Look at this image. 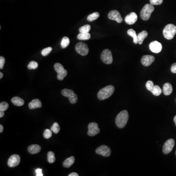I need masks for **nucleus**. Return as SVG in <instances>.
<instances>
[{"instance_id":"f257e3e1","label":"nucleus","mask_w":176,"mask_h":176,"mask_svg":"<svg viewBox=\"0 0 176 176\" xmlns=\"http://www.w3.org/2000/svg\"><path fill=\"white\" fill-rule=\"evenodd\" d=\"M129 119V114L126 110H123L117 114L116 118V126L119 128H123L126 125Z\"/></svg>"},{"instance_id":"f03ea898","label":"nucleus","mask_w":176,"mask_h":176,"mask_svg":"<svg viewBox=\"0 0 176 176\" xmlns=\"http://www.w3.org/2000/svg\"><path fill=\"white\" fill-rule=\"evenodd\" d=\"M114 92V87L113 86H107L99 91L97 94V97L100 100H105L110 97Z\"/></svg>"},{"instance_id":"7ed1b4c3","label":"nucleus","mask_w":176,"mask_h":176,"mask_svg":"<svg viewBox=\"0 0 176 176\" xmlns=\"http://www.w3.org/2000/svg\"><path fill=\"white\" fill-rule=\"evenodd\" d=\"M154 5L151 3H147L144 5L141 11V18L143 20L147 21L149 19L151 14L154 10Z\"/></svg>"},{"instance_id":"20e7f679","label":"nucleus","mask_w":176,"mask_h":176,"mask_svg":"<svg viewBox=\"0 0 176 176\" xmlns=\"http://www.w3.org/2000/svg\"><path fill=\"white\" fill-rule=\"evenodd\" d=\"M176 33V26L173 24H168L163 30L164 37L167 40H171L174 37Z\"/></svg>"},{"instance_id":"39448f33","label":"nucleus","mask_w":176,"mask_h":176,"mask_svg":"<svg viewBox=\"0 0 176 176\" xmlns=\"http://www.w3.org/2000/svg\"><path fill=\"white\" fill-rule=\"evenodd\" d=\"M54 70L57 73V79L59 80H63L67 75V71L64 69L61 64L57 63L54 66Z\"/></svg>"},{"instance_id":"423d86ee","label":"nucleus","mask_w":176,"mask_h":176,"mask_svg":"<svg viewBox=\"0 0 176 176\" xmlns=\"http://www.w3.org/2000/svg\"><path fill=\"white\" fill-rule=\"evenodd\" d=\"M61 94L64 96L69 98V101L72 104H75L77 102L78 100L77 96L72 90L64 89L61 92Z\"/></svg>"},{"instance_id":"0eeeda50","label":"nucleus","mask_w":176,"mask_h":176,"mask_svg":"<svg viewBox=\"0 0 176 176\" xmlns=\"http://www.w3.org/2000/svg\"><path fill=\"white\" fill-rule=\"evenodd\" d=\"M101 58L105 64L108 65L112 64L113 61V59L111 50L108 49H106L103 50L101 54Z\"/></svg>"},{"instance_id":"6e6552de","label":"nucleus","mask_w":176,"mask_h":176,"mask_svg":"<svg viewBox=\"0 0 176 176\" xmlns=\"http://www.w3.org/2000/svg\"><path fill=\"white\" fill-rule=\"evenodd\" d=\"M76 50L81 56H85L89 53V49L87 44L83 42H79L76 45Z\"/></svg>"},{"instance_id":"1a4fd4ad","label":"nucleus","mask_w":176,"mask_h":176,"mask_svg":"<svg viewBox=\"0 0 176 176\" xmlns=\"http://www.w3.org/2000/svg\"><path fill=\"white\" fill-rule=\"evenodd\" d=\"M175 141L172 139H168L163 146V152L164 154H168L171 152L175 146Z\"/></svg>"},{"instance_id":"9d476101","label":"nucleus","mask_w":176,"mask_h":176,"mask_svg":"<svg viewBox=\"0 0 176 176\" xmlns=\"http://www.w3.org/2000/svg\"><path fill=\"white\" fill-rule=\"evenodd\" d=\"M96 152L97 154L106 157H108L111 154V149L108 146L105 145H103L97 148Z\"/></svg>"},{"instance_id":"9b49d317","label":"nucleus","mask_w":176,"mask_h":176,"mask_svg":"<svg viewBox=\"0 0 176 176\" xmlns=\"http://www.w3.org/2000/svg\"><path fill=\"white\" fill-rule=\"evenodd\" d=\"M100 129L98 128V125L96 122H91L88 125V135L89 136H96L100 132Z\"/></svg>"},{"instance_id":"f8f14e48","label":"nucleus","mask_w":176,"mask_h":176,"mask_svg":"<svg viewBox=\"0 0 176 176\" xmlns=\"http://www.w3.org/2000/svg\"><path fill=\"white\" fill-rule=\"evenodd\" d=\"M108 17L109 19L111 20L116 21L118 23H122L123 19L121 16L120 14L117 10H112L109 12L108 15Z\"/></svg>"},{"instance_id":"ddd939ff","label":"nucleus","mask_w":176,"mask_h":176,"mask_svg":"<svg viewBox=\"0 0 176 176\" xmlns=\"http://www.w3.org/2000/svg\"><path fill=\"white\" fill-rule=\"evenodd\" d=\"M20 157L18 155H13L8 160L7 164L10 167H14L18 165L20 163Z\"/></svg>"},{"instance_id":"4468645a","label":"nucleus","mask_w":176,"mask_h":176,"mask_svg":"<svg viewBox=\"0 0 176 176\" xmlns=\"http://www.w3.org/2000/svg\"><path fill=\"white\" fill-rule=\"evenodd\" d=\"M149 49L153 52L158 54L161 52L163 47L161 43L157 41H155L150 44Z\"/></svg>"},{"instance_id":"2eb2a0df","label":"nucleus","mask_w":176,"mask_h":176,"mask_svg":"<svg viewBox=\"0 0 176 176\" xmlns=\"http://www.w3.org/2000/svg\"><path fill=\"white\" fill-rule=\"evenodd\" d=\"M155 60V57L151 55H146L143 56L141 59V64L145 67H148L151 65L153 62Z\"/></svg>"},{"instance_id":"dca6fc26","label":"nucleus","mask_w":176,"mask_h":176,"mask_svg":"<svg viewBox=\"0 0 176 176\" xmlns=\"http://www.w3.org/2000/svg\"><path fill=\"white\" fill-rule=\"evenodd\" d=\"M138 20V16L135 12H131L126 16L125 18V21L128 25H133Z\"/></svg>"},{"instance_id":"f3484780","label":"nucleus","mask_w":176,"mask_h":176,"mask_svg":"<svg viewBox=\"0 0 176 176\" xmlns=\"http://www.w3.org/2000/svg\"><path fill=\"white\" fill-rule=\"evenodd\" d=\"M41 150V147L37 144H33L29 146L27 149L28 152L31 154H36L40 152Z\"/></svg>"},{"instance_id":"a211bd4d","label":"nucleus","mask_w":176,"mask_h":176,"mask_svg":"<svg viewBox=\"0 0 176 176\" xmlns=\"http://www.w3.org/2000/svg\"><path fill=\"white\" fill-rule=\"evenodd\" d=\"M42 103L38 99L32 100L29 104V107L30 109H34L42 107Z\"/></svg>"},{"instance_id":"6ab92c4d","label":"nucleus","mask_w":176,"mask_h":176,"mask_svg":"<svg viewBox=\"0 0 176 176\" xmlns=\"http://www.w3.org/2000/svg\"><path fill=\"white\" fill-rule=\"evenodd\" d=\"M163 93L165 96H169L172 94L173 92V88L171 84L169 83H166L164 84L163 86Z\"/></svg>"},{"instance_id":"aec40b11","label":"nucleus","mask_w":176,"mask_h":176,"mask_svg":"<svg viewBox=\"0 0 176 176\" xmlns=\"http://www.w3.org/2000/svg\"><path fill=\"white\" fill-rule=\"evenodd\" d=\"M11 102L14 105L16 106H22L25 104V101L23 99L18 96H15L11 99Z\"/></svg>"},{"instance_id":"412c9836","label":"nucleus","mask_w":176,"mask_h":176,"mask_svg":"<svg viewBox=\"0 0 176 176\" xmlns=\"http://www.w3.org/2000/svg\"><path fill=\"white\" fill-rule=\"evenodd\" d=\"M75 161V158L74 156H72L70 158H67V159L65 160V161L63 163V166L64 167L69 168L70 167V166L74 164Z\"/></svg>"},{"instance_id":"4be33fe9","label":"nucleus","mask_w":176,"mask_h":176,"mask_svg":"<svg viewBox=\"0 0 176 176\" xmlns=\"http://www.w3.org/2000/svg\"><path fill=\"white\" fill-rule=\"evenodd\" d=\"M147 36L148 32L145 30H143L142 32L139 33L138 35V44L139 45L143 44L144 39L147 37Z\"/></svg>"},{"instance_id":"5701e85b","label":"nucleus","mask_w":176,"mask_h":176,"mask_svg":"<svg viewBox=\"0 0 176 176\" xmlns=\"http://www.w3.org/2000/svg\"><path fill=\"white\" fill-rule=\"evenodd\" d=\"M127 34L129 36L133 38V42L135 44H137L138 43V35H137L136 32L133 29H130L127 31Z\"/></svg>"},{"instance_id":"b1692460","label":"nucleus","mask_w":176,"mask_h":176,"mask_svg":"<svg viewBox=\"0 0 176 176\" xmlns=\"http://www.w3.org/2000/svg\"><path fill=\"white\" fill-rule=\"evenodd\" d=\"M77 37L80 40H87L91 38V34L89 33H80Z\"/></svg>"},{"instance_id":"393cba45","label":"nucleus","mask_w":176,"mask_h":176,"mask_svg":"<svg viewBox=\"0 0 176 176\" xmlns=\"http://www.w3.org/2000/svg\"><path fill=\"white\" fill-rule=\"evenodd\" d=\"M151 92L154 96H159L162 92V90L159 86L155 85L154 86Z\"/></svg>"},{"instance_id":"a878e982","label":"nucleus","mask_w":176,"mask_h":176,"mask_svg":"<svg viewBox=\"0 0 176 176\" xmlns=\"http://www.w3.org/2000/svg\"><path fill=\"white\" fill-rule=\"evenodd\" d=\"M99 14L98 12H94L93 13L89 15L87 17V20L89 22H92L96 20L99 17Z\"/></svg>"},{"instance_id":"bb28decb","label":"nucleus","mask_w":176,"mask_h":176,"mask_svg":"<svg viewBox=\"0 0 176 176\" xmlns=\"http://www.w3.org/2000/svg\"><path fill=\"white\" fill-rule=\"evenodd\" d=\"M54 153L52 151H49L48 153V161L49 163H53L56 161V157L54 156Z\"/></svg>"},{"instance_id":"cd10ccee","label":"nucleus","mask_w":176,"mask_h":176,"mask_svg":"<svg viewBox=\"0 0 176 176\" xmlns=\"http://www.w3.org/2000/svg\"><path fill=\"white\" fill-rule=\"evenodd\" d=\"M70 44V39L67 37H64L63 38L61 42V46L63 49L67 47Z\"/></svg>"},{"instance_id":"c85d7f7f","label":"nucleus","mask_w":176,"mask_h":176,"mask_svg":"<svg viewBox=\"0 0 176 176\" xmlns=\"http://www.w3.org/2000/svg\"><path fill=\"white\" fill-rule=\"evenodd\" d=\"M91 29V25H85L81 27L79 30L80 33H89Z\"/></svg>"},{"instance_id":"c756f323","label":"nucleus","mask_w":176,"mask_h":176,"mask_svg":"<svg viewBox=\"0 0 176 176\" xmlns=\"http://www.w3.org/2000/svg\"><path fill=\"white\" fill-rule=\"evenodd\" d=\"M60 126L59 125L58 123L57 122H55L53 124L52 127H51V130L55 134H58L60 131Z\"/></svg>"},{"instance_id":"7c9ffc66","label":"nucleus","mask_w":176,"mask_h":176,"mask_svg":"<svg viewBox=\"0 0 176 176\" xmlns=\"http://www.w3.org/2000/svg\"><path fill=\"white\" fill-rule=\"evenodd\" d=\"M38 67V63L34 61H32L29 62V63L27 66V68L29 70H34V69H37Z\"/></svg>"},{"instance_id":"2f4dec72","label":"nucleus","mask_w":176,"mask_h":176,"mask_svg":"<svg viewBox=\"0 0 176 176\" xmlns=\"http://www.w3.org/2000/svg\"><path fill=\"white\" fill-rule=\"evenodd\" d=\"M9 107V105L6 102H2L0 103V112L1 111H5L8 109Z\"/></svg>"},{"instance_id":"473e14b6","label":"nucleus","mask_w":176,"mask_h":176,"mask_svg":"<svg viewBox=\"0 0 176 176\" xmlns=\"http://www.w3.org/2000/svg\"><path fill=\"white\" fill-rule=\"evenodd\" d=\"M43 136H44V138L46 139H49L52 136V131L49 129H46L44 131Z\"/></svg>"},{"instance_id":"72a5a7b5","label":"nucleus","mask_w":176,"mask_h":176,"mask_svg":"<svg viewBox=\"0 0 176 176\" xmlns=\"http://www.w3.org/2000/svg\"><path fill=\"white\" fill-rule=\"evenodd\" d=\"M52 47H48L47 48L43 49L41 52V54L43 56H48L52 51Z\"/></svg>"},{"instance_id":"f704fd0d","label":"nucleus","mask_w":176,"mask_h":176,"mask_svg":"<svg viewBox=\"0 0 176 176\" xmlns=\"http://www.w3.org/2000/svg\"><path fill=\"white\" fill-rule=\"evenodd\" d=\"M154 83L152 81H148L147 82L146 84V88L147 89L148 91H150L151 92L153 88L154 87Z\"/></svg>"},{"instance_id":"c9c22d12","label":"nucleus","mask_w":176,"mask_h":176,"mask_svg":"<svg viewBox=\"0 0 176 176\" xmlns=\"http://www.w3.org/2000/svg\"><path fill=\"white\" fill-rule=\"evenodd\" d=\"M163 2V0H150V3L153 5H161Z\"/></svg>"},{"instance_id":"e433bc0d","label":"nucleus","mask_w":176,"mask_h":176,"mask_svg":"<svg viewBox=\"0 0 176 176\" xmlns=\"http://www.w3.org/2000/svg\"><path fill=\"white\" fill-rule=\"evenodd\" d=\"M5 58L3 56L0 57V69H3V66L5 63Z\"/></svg>"},{"instance_id":"4c0bfd02","label":"nucleus","mask_w":176,"mask_h":176,"mask_svg":"<svg viewBox=\"0 0 176 176\" xmlns=\"http://www.w3.org/2000/svg\"><path fill=\"white\" fill-rule=\"evenodd\" d=\"M171 71L174 74H176V63H174L171 66Z\"/></svg>"},{"instance_id":"58836bf2","label":"nucleus","mask_w":176,"mask_h":176,"mask_svg":"<svg viewBox=\"0 0 176 176\" xmlns=\"http://www.w3.org/2000/svg\"><path fill=\"white\" fill-rule=\"evenodd\" d=\"M42 170L41 169H37L36 170V176H43V174L42 173Z\"/></svg>"},{"instance_id":"ea45409f","label":"nucleus","mask_w":176,"mask_h":176,"mask_svg":"<svg viewBox=\"0 0 176 176\" xmlns=\"http://www.w3.org/2000/svg\"><path fill=\"white\" fill-rule=\"evenodd\" d=\"M78 174L77 173H76V172H72V173H70V174L69 175V176H78Z\"/></svg>"},{"instance_id":"a19ab883","label":"nucleus","mask_w":176,"mask_h":176,"mask_svg":"<svg viewBox=\"0 0 176 176\" xmlns=\"http://www.w3.org/2000/svg\"><path fill=\"white\" fill-rule=\"evenodd\" d=\"M5 115V113L3 112V111H1L0 112V117H3V116Z\"/></svg>"},{"instance_id":"79ce46f5","label":"nucleus","mask_w":176,"mask_h":176,"mask_svg":"<svg viewBox=\"0 0 176 176\" xmlns=\"http://www.w3.org/2000/svg\"><path fill=\"white\" fill-rule=\"evenodd\" d=\"M3 131V127L2 125H0V133H2Z\"/></svg>"},{"instance_id":"37998d69","label":"nucleus","mask_w":176,"mask_h":176,"mask_svg":"<svg viewBox=\"0 0 176 176\" xmlns=\"http://www.w3.org/2000/svg\"><path fill=\"white\" fill-rule=\"evenodd\" d=\"M3 77V74L2 72H0V79H2Z\"/></svg>"},{"instance_id":"c03bdc74","label":"nucleus","mask_w":176,"mask_h":176,"mask_svg":"<svg viewBox=\"0 0 176 176\" xmlns=\"http://www.w3.org/2000/svg\"><path fill=\"white\" fill-rule=\"evenodd\" d=\"M174 122L175 123V124H176V116L174 117Z\"/></svg>"},{"instance_id":"a18cd8bd","label":"nucleus","mask_w":176,"mask_h":176,"mask_svg":"<svg viewBox=\"0 0 176 176\" xmlns=\"http://www.w3.org/2000/svg\"></svg>"}]
</instances>
